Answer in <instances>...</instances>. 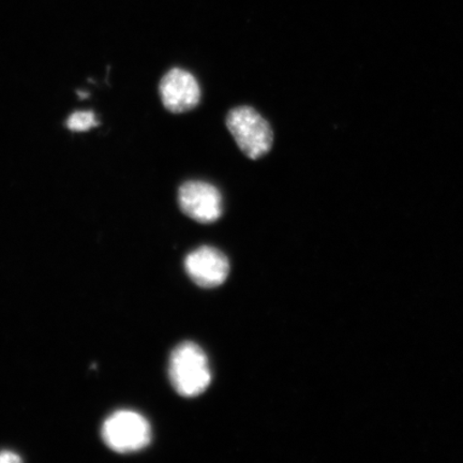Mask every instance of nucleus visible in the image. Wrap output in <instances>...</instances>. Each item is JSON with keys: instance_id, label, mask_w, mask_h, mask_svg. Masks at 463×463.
<instances>
[{"instance_id": "obj_6", "label": "nucleus", "mask_w": 463, "mask_h": 463, "mask_svg": "<svg viewBox=\"0 0 463 463\" xmlns=\"http://www.w3.org/2000/svg\"><path fill=\"white\" fill-rule=\"evenodd\" d=\"M184 269L196 286L213 288L227 280L230 262L219 249L203 246L188 254L184 260Z\"/></svg>"}, {"instance_id": "obj_7", "label": "nucleus", "mask_w": 463, "mask_h": 463, "mask_svg": "<svg viewBox=\"0 0 463 463\" xmlns=\"http://www.w3.org/2000/svg\"><path fill=\"white\" fill-rule=\"evenodd\" d=\"M99 125L96 114L92 111H78L69 116L67 120L68 129L75 132L89 131Z\"/></svg>"}, {"instance_id": "obj_4", "label": "nucleus", "mask_w": 463, "mask_h": 463, "mask_svg": "<svg viewBox=\"0 0 463 463\" xmlns=\"http://www.w3.org/2000/svg\"><path fill=\"white\" fill-rule=\"evenodd\" d=\"M177 200L179 210L196 222L213 223L222 218L223 213L222 194L210 183H184L178 189Z\"/></svg>"}, {"instance_id": "obj_1", "label": "nucleus", "mask_w": 463, "mask_h": 463, "mask_svg": "<svg viewBox=\"0 0 463 463\" xmlns=\"http://www.w3.org/2000/svg\"><path fill=\"white\" fill-rule=\"evenodd\" d=\"M169 378L178 395L198 397L212 382L210 363L205 352L194 343H183L173 350L169 363Z\"/></svg>"}, {"instance_id": "obj_3", "label": "nucleus", "mask_w": 463, "mask_h": 463, "mask_svg": "<svg viewBox=\"0 0 463 463\" xmlns=\"http://www.w3.org/2000/svg\"><path fill=\"white\" fill-rule=\"evenodd\" d=\"M102 438L116 453H135L152 441V427L135 411H118L104 421Z\"/></svg>"}, {"instance_id": "obj_5", "label": "nucleus", "mask_w": 463, "mask_h": 463, "mask_svg": "<svg viewBox=\"0 0 463 463\" xmlns=\"http://www.w3.org/2000/svg\"><path fill=\"white\" fill-rule=\"evenodd\" d=\"M159 96L167 111L182 114L199 106L202 92L193 73L173 68L160 80Z\"/></svg>"}, {"instance_id": "obj_8", "label": "nucleus", "mask_w": 463, "mask_h": 463, "mask_svg": "<svg viewBox=\"0 0 463 463\" xmlns=\"http://www.w3.org/2000/svg\"><path fill=\"white\" fill-rule=\"evenodd\" d=\"M19 455L14 453V451L4 450L0 451V463L4 462H21Z\"/></svg>"}, {"instance_id": "obj_2", "label": "nucleus", "mask_w": 463, "mask_h": 463, "mask_svg": "<svg viewBox=\"0 0 463 463\" xmlns=\"http://www.w3.org/2000/svg\"><path fill=\"white\" fill-rule=\"evenodd\" d=\"M225 125L237 146L249 159L258 160L269 153L274 143V132L269 121L251 107L232 109Z\"/></svg>"}]
</instances>
